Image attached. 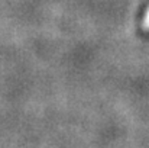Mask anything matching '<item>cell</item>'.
<instances>
[{
  "mask_svg": "<svg viewBox=\"0 0 149 148\" xmlns=\"http://www.w3.org/2000/svg\"><path fill=\"white\" fill-rule=\"evenodd\" d=\"M142 28H143V29H149V9L146 10L145 18H143V20H142Z\"/></svg>",
  "mask_w": 149,
  "mask_h": 148,
  "instance_id": "6da1fadb",
  "label": "cell"
}]
</instances>
